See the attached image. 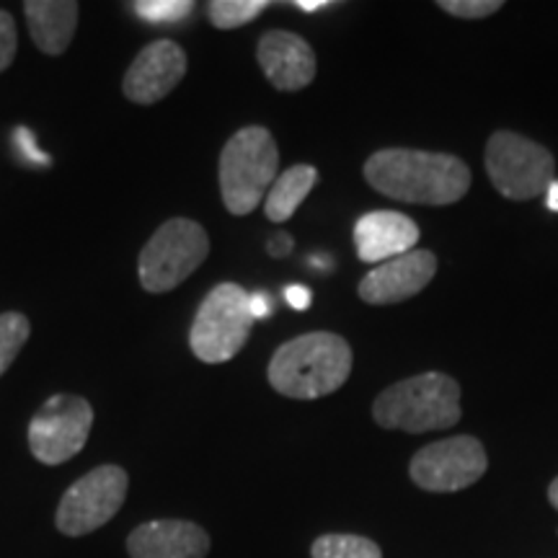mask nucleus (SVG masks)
I'll return each instance as SVG.
<instances>
[{
  "label": "nucleus",
  "instance_id": "obj_1",
  "mask_svg": "<svg viewBox=\"0 0 558 558\" xmlns=\"http://www.w3.org/2000/svg\"><path fill=\"white\" fill-rule=\"evenodd\" d=\"M365 181L375 192L409 205H456L471 190V169L450 153L386 148L365 160Z\"/></svg>",
  "mask_w": 558,
  "mask_h": 558
},
{
  "label": "nucleus",
  "instance_id": "obj_2",
  "mask_svg": "<svg viewBox=\"0 0 558 558\" xmlns=\"http://www.w3.org/2000/svg\"><path fill=\"white\" fill-rule=\"evenodd\" d=\"M352 375V347L344 337L311 331L284 341L267 367L269 386L298 401L337 393Z\"/></svg>",
  "mask_w": 558,
  "mask_h": 558
},
{
  "label": "nucleus",
  "instance_id": "obj_3",
  "mask_svg": "<svg viewBox=\"0 0 558 558\" xmlns=\"http://www.w3.org/2000/svg\"><path fill=\"white\" fill-rule=\"evenodd\" d=\"M383 429L409 435L448 429L460 422V383L445 373H422L388 386L373 403Z\"/></svg>",
  "mask_w": 558,
  "mask_h": 558
},
{
  "label": "nucleus",
  "instance_id": "obj_4",
  "mask_svg": "<svg viewBox=\"0 0 558 558\" xmlns=\"http://www.w3.org/2000/svg\"><path fill=\"white\" fill-rule=\"evenodd\" d=\"M279 148L267 128L235 132L220 153V194L230 215L243 218L267 199L279 177Z\"/></svg>",
  "mask_w": 558,
  "mask_h": 558
},
{
  "label": "nucleus",
  "instance_id": "obj_5",
  "mask_svg": "<svg viewBox=\"0 0 558 558\" xmlns=\"http://www.w3.org/2000/svg\"><path fill=\"white\" fill-rule=\"evenodd\" d=\"M209 254L207 230L197 220L171 218L160 226L140 251L137 275L143 290L153 295L177 290L190 279Z\"/></svg>",
  "mask_w": 558,
  "mask_h": 558
},
{
  "label": "nucleus",
  "instance_id": "obj_6",
  "mask_svg": "<svg viewBox=\"0 0 558 558\" xmlns=\"http://www.w3.org/2000/svg\"><path fill=\"white\" fill-rule=\"evenodd\" d=\"M484 166L494 190L514 202L546 197L556 181V160L550 150L509 130L488 137Z\"/></svg>",
  "mask_w": 558,
  "mask_h": 558
},
{
  "label": "nucleus",
  "instance_id": "obj_7",
  "mask_svg": "<svg viewBox=\"0 0 558 558\" xmlns=\"http://www.w3.org/2000/svg\"><path fill=\"white\" fill-rule=\"evenodd\" d=\"M254 316L248 311V292L235 282H222L202 300L190 329L194 357L205 365L233 360L248 341Z\"/></svg>",
  "mask_w": 558,
  "mask_h": 558
},
{
  "label": "nucleus",
  "instance_id": "obj_8",
  "mask_svg": "<svg viewBox=\"0 0 558 558\" xmlns=\"http://www.w3.org/2000/svg\"><path fill=\"white\" fill-rule=\"evenodd\" d=\"M128 488L130 476L120 465H99L88 471L62 494L58 512H54V525L68 538L94 533L120 512L128 499Z\"/></svg>",
  "mask_w": 558,
  "mask_h": 558
},
{
  "label": "nucleus",
  "instance_id": "obj_9",
  "mask_svg": "<svg viewBox=\"0 0 558 558\" xmlns=\"http://www.w3.org/2000/svg\"><path fill=\"white\" fill-rule=\"evenodd\" d=\"M94 407L81 396L58 393L29 422V450L41 465H62L86 448Z\"/></svg>",
  "mask_w": 558,
  "mask_h": 558
},
{
  "label": "nucleus",
  "instance_id": "obj_10",
  "mask_svg": "<svg viewBox=\"0 0 558 558\" xmlns=\"http://www.w3.org/2000/svg\"><path fill=\"white\" fill-rule=\"evenodd\" d=\"M486 469L488 456L484 445L471 435H458L418 450L411 458L409 476L424 492L452 494L484 478Z\"/></svg>",
  "mask_w": 558,
  "mask_h": 558
},
{
  "label": "nucleus",
  "instance_id": "obj_11",
  "mask_svg": "<svg viewBox=\"0 0 558 558\" xmlns=\"http://www.w3.org/2000/svg\"><path fill=\"white\" fill-rule=\"evenodd\" d=\"M186 52L173 39H158L137 52L122 81V90L140 107L163 101L186 75Z\"/></svg>",
  "mask_w": 558,
  "mask_h": 558
},
{
  "label": "nucleus",
  "instance_id": "obj_12",
  "mask_svg": "<svg viewBox=\"0 0 558 558\" xmlns=\"http://www.w3.org/2000/svg\"><path fill=\"white\" fill-rule=\"evenodd\" d=\"M437 256L432 251L414 248L396 259L383 262L362 277L360 298L367 305H393L414 298L435 279Z\"/></svg>",
  "mask_w": 558,
  "mask_h": 558
},
{
  "label": "nucleus",
  "instance_id": "obj_13",
  "mask_svg": "<svg viewBox=\"0 0 558 558\" xmlns=\"http://www.w3.org/2000/svg\"><path fill=\"white\" fill-rule=\"evenodd\" d=\"M256 60L267 81L282 94L308 88L316 81V52L292 32H267L256 45Z\"/></svg>",
  "mask_w": 558,
  "mask_h": 558
},
{
  "label": "nucleus",
  "instance_id": "obj_14",
  "mask_svg": "<svg viewBox=\"0 0 558 558\" xmlns=\"http://www.w3.org/2000/svg\"><path fill=\"white\" fill-rule=\"evenodd\" d=\"M130 558H207V530L190 520H153L128 538Z\"/></svg>",
  "mask_w": 558,
  "mask_h": 558
},
{
  "label": "nucleus",
  "instance_id": "obj_15",
  "mask_svg": "<svg viewBox=\"0 0 558 558\" xmlns=\"http://www.w3.org/2000/svg\"><path fill=\"white\" fill-rule=\"evenodd\" d=\"M418 243V226L409 215L378 209L362 215L354 226V246L360 262L383 264L409 254Z\"/></svg>",
  "mask_w": 558,
  "mask_h": 558
},
{
  "label": "nucleus",
  "instance_id": "obj_16",
  "mask_svg": "<svg viewBox=\"0 0 558 558\" xmlns=\"http://www.w3.org/2000/svg\"><path fill=\"white\" fill-rule=\"evenodd\" d=\"M24 16L39 52L58 58L75 37L81 5L75 0H26Z\"/></svg>",
  "mask_w": 558,
  "mask_h": 558
},
{
  "label": "nucleus",
  "instance_id": "obj_17",
  "mask_svg": "<svg viewBox=\"0 0 558 558\" xmlns=\"http://www.w3.org/2000/svg\"><path fill=\"white\" fill-rule=\"evenodd\" d=\"M318 181V171L308 163H298L279 173L271 184V190L264 199V213L271 222H284L298 213V207L303 205L313 186Z\"/></svg>",
  "mask_w": 558,
  "mask_h": 558
},
{
  "label": "nucleus",
  "instance_id": "obj_18",
  "mask_svg": "<svg viewBox=\"0 0 558 558\" xmlns=\"http://www.w3.org/2000/svg\"><path fill=\"white\" fill-rule=\"evenodd\" d=\"M313 558H383V550L375 541L352 533H326L313 541Z\"/></svg>",
  "mask_w": 558,
  "mask_h": 558
},
{
  "label": "nucleus",
  "instance_id": "obj_19",
  "mask_svg": "<svg viewBox=\"0 0 558 558\" xmlns=\"http://www.w3.org/2000/svg\"><path fill=\"white\" fill-rule=\"evenodd\" d=\"M267 5V0H209L207 19L220 32L241 29L248 21L259 19Z\"/></svg>",
  "mask_w": 558,
  "mask_h": 558
},
{
  "label": "nucleus",
  "instance_id": "obj_20",
  "mask_svg": "<svg viewBox=\"0 0 558 558\" xmlns=\"http://www.w3.org/2000/svg\"><path fill=\"white\" fill-rule=\"evenodd\" d=\"M32 324L24 313H0V375L13 365L19 352L29 341Z\"/></svg>",
  "mask_w": 558,
  "mask_h": 558
},
{
  "label": "nucleus",
  "instance_id": "obj_21",
  "mask_svg": "<svg viewBox=\"0 0 558 558\" xmlns=\"http://www.w3.org/2000/svg\"><path fill=\"white\" fill-rule=\"evenodd\" d=\"M132 9L145 21H181L194 11V3L192 0H137Z\"/></svg>",
  "mask_w": 558,
  "mask_h": 558
},
{
  "label": "nucleus",
  "instance_id": "obj_22",
  "mask_svg": "<svg viewBox=\"0 0 558 558\" xmlns=\"http://www.w3.org/2000/svg\"><path fill=\"white\" fill-rule=\"evenodd\" d=\"M439 9L456 19H488L505 9L501 0H439Z\"/></svg>",
  "mask_w": 558,
  "mask_h": 558
},
{
  "label": "nucleus",
  "instance_id": "obj_23",
  "mask_svg": "<svg viewBox=\"0 0 558 558\" xmlns=\"http://www.w3.org/2000/svg\"><path fill=\"white\" fill-rule=\"evenodd\" d=\"M19 50V34H16V21L9 11L0 9V73L11 68L13 58Z\"/></svg>",
  "mask_w": 558,
  "mask_h": 558
},
{
  "label": "nucleus",
  "instance_id": "obj_24",
  "mask_svg": "<svg viewBox=\"0 0 558 558\" xmlns=\"http://www.w3.org/2000/svg\"><path fill=\"white\" fill-rule=\"evenodd\" d=\"M16 145H19V150L24 153L26 158L34 160V163H39V166H50V158H47L45 153H41V150L37 148V143H34L32 132L26 130V128H19V130H16Z\"/></svg>",
  "mask_w": 558,
  "mask_h": 558
},
{
  "label": "nucleus",
  "instance_id": "obj_25",
  "mask_svg": "<svg viewBox=\"0 0 558 558\" xmlns=\"http://www.w3.org/2000/svg\"><path fill=\"white\" fill-rule=\"evenodd\" d=\"M284 298H288V303L295 311H308L313 303V292L308 288H303V284H290V288L284 290Z\"/></svg>",
  "mask_w": 558,
  "mask_h": 558
},
{
  "label": "nucleus",
  "instance_id": "obj_26",
  "mask_svg": "<svg viewBox=\"0 0 558 558\" xmlns=\"http://www.w3.org/2000/svg\"><path fill=\"white\" fill-rule=\"evenodd\" d=\"M292 251V235L290 233H277L271 235L269 241V254L275 256V259H282V256H288Z\"/></svg>",
  "mask_w": 558,
  "mask_h": 558
},
{
  "label": "nucleus",
  "instance_id": "obj_27",
  "mask_svg": "<svg viewBox=\"0 0 558 558\" xmlns=\"http://www.w3.org/2000/svg\"><path fill=\"white\" fill-rule=\"evenodd\" d=\"M248 311L254 320H259L264 316H269V298L262 295V292H256V295H248Z\"/></svg>",
  "mask_w": 558,
  "mask_h": 558
},
{
  "label": "nucleus",
  "instance_id": "obj_28",
  "mask_svg": "<svg viewBox=\"0 0 558 558\" xmlns=\"http://www.w3.org/2000/svg\"><path fill=\"white\" fill-rule=\"evenodd\" d=\"M292 5L305 13H313L318 9H326V5H331V0H292Z\"/></svg>",
  "mask_w": 558,
  "mask_h": 558
},
{
  "label": "nucleus",
  "instance_id": "obj_29",
  "mask_svg": "<svg viewBox=\"0 0 558 558\" xmlns=\"http://www.w3.org/2000/svg\"><path fill=\"white\" fill-rule=\"evenodd\" d=\"M546 199H548V209H554V213H558V181H554V184H550V190L546 192Z\"/></svg>",
  "mask_w": 558,
  "mask_h": 558
},
{
  "label": "nucleus",
  "instance_id": "obj_30",
  "mask_svg": "<svg viewBox=\"0 0 558 558\" xmlns=\"http://www.w3.org/2000/svg\"><path fill=\"white\" fill-rule=\"evenodd\" d=\"M548 501H550V507L558 509V476L550 481V486H548Z\"/></svg>",
  "mask_w": 558,
  "mask_h": 558
}]
</instances>
